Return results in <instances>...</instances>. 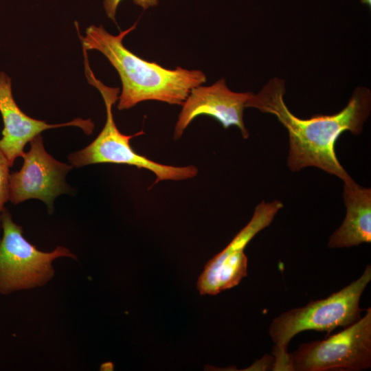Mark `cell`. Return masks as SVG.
Returning a JSON list of instances; mask_svg holds the SVG:
<instances>
[{"label":"cell","instance_id":"cell-1","mask_svg":"<svg viewBox=\"0 0 371 371\" xmlns=\"http://www.w3.org/2000/svg\"><path fill=\"white\" fill-rule=\"evenodd\" d=\"M285 82L275 77L257 93H252L245 104L262 113L275 115L286 128L289 138L287 166L291 171L314 166L341 179L344 183L353 181L339 163L335 153L337 139L345 131L359 135L371 111V91L357 87L347 105L339 113L317 115L301 119L287 107L284 96Z\"/></svg>","mask_w":371,"mask_h":371},{"label":"cell","instance_id":"cell-2","mask_svg":"<svg viewBox=\"0 0 371 371\" xmlns=\"http://www.w3.org/2000/svg\"><path fill=\"white\" fill-rule=\"evenodd\" d=\"M136 25L137 23L113 35L102 25H91L85 36H80L82 48L101 52L118 72L122 85L119 110L129 109L146 100L182 105L193 88L206 82V76L197 69H167L128 50L123 39Z\"/></svg>","mask_w":371,"mask_h":371},{"label":"cell","instance_id":"cell-3","mask_svg":"<svg viewBox=\"0 0 371 371\" xmlns=\"http://www.w3.org/2000/svg\"><path fill=\"white\" fill-rule=\"evenodd\" d=\"M370 280L371 266L368 265L358 279L339 291L273 319L269 328L276 346L272 370H289L287 346L297 334L305 330L326 331L329 334L337 327L346 328L358 321L362 311L360 298Z\"/></svg>","mask_w":371,"mask_h":371},{"label":"cell","instance_id":"cell-4","mask_svg":"<svg viewBox=\"0 0 371 371\" xmlns=\"http://www.w3.org/2000/svg\"><path fill=\"white\" fill-rule=\"evenodd\" d=\"M85 76L88 82L100 93L106 108V122L97 137L87 147L69 155L71 165L82 167L94 164H115L133 166L153 172L156 179L153 185L161 181H180L194 178L198 169L193 165L174 166L161 164L135 152L131 144L135 136L144 134L143 131L135 135H125L117 128L113 118V106L118 100L120 89L105 85L98 79L89 64L87 51L82 49Z\"/></svg>","mask_w":371,"mask_h":371},{"label":"cell","instance_id":"cell-5","mask_svg":"<svg viewBox=\"0 0 371 371\" xmlns=\"http://www.w3.org/2000/svg\"><path fill=\"white\" fill-rule=\"evenodd\" d=\"M2 238L0 239V293L46 284L54 275L53 261L60 257L77 259L68 249L58 246L51 252L39 251L23 236L7 209L1 214Z\"/></svg>","mask_w":371,"mask_h":371},{"label":"cell","instance_id":"cell-6","mask_svg":"<svg viewBox=\"0 0 371 371\" xmlns=\"http://www.w3.org/2000/svg\"><path fill=\"white\" fill-rule=\"evenodd\" d=\"M353 324L321 341L303 344L289 354L293 371H360L371 367V308Z\"/></svg>","mask_w":371,"mask_h":371},{"label":"cell","instance_id":"cell-7","mask_svg":"<svg viewBox=\"0 0 371 371\" xmlns=\"http://www.w3.org/2000/svg\"><path fill=\"white\" fill-rule=\"evenodd\" d=\"M282 207L279 201H262L256 207L249 222L205 265L196 283L201 295H217L237 286L247 276V257L244 252L246 246L271 224Z\"/></svg>","mask_w":371,"mask_h":371},{"label":"cell","instance_id":"cell-8","mask_svg":"<svg viewBox=\"0 0 371 371\" xmlns=\"http://www.w3.org/2000/svg\"><path fill=\"white\" fill-rule=\"evenodd\" d=\"M22 157L24 161L21 170L10 175L9 200L17 204L37 199L52 212L55 198L69 190L65 176L73 166L60 162L49 155L41 135L30 142L29 151Z\"/></svg>","mask_w":371,"mask_h":371},{"label":"cell","instance_id":"cell-9","mask_svg":"<svg viewBox=\"0 0 371 371\" xmlns=\"http://www.w3.org/2000/svg\"><path fill=\"white\" fill-rule=\"evenodd\" d=\"M251 94V92L231 91L224 78L210 86L201 85L193 88L181 105L175 127L174 139H179L190 124L200 115L213 117L225 129L236 126L243 137L247 139L249 133L245 126L243 111Z\"/></svg>","mask_w":371,"mask_h":371},{"label":"cell","instance_id":"cell-10","mask_svg":"<svg viewBox=\"0 0 371 371\" xmlns=\"http://www.w3.org/2000/svg\"><path fill=\"white\" fill-rule=\"evenodd\" d=\"M0 113L3 122L0 149L10 166L18 157H23L25 146L45 130L71 126L90 135L94 128L90 119L76 118L66 123L50 124L27 115L16 104L12 95L11 79L3 72H0Z\"/></svg>","mask_w":371,"mask_h":371},{"label":"cell","instance_id":"cell-11","mask_svg":"<svg viewBox=\"0 0 371 371\" xmlns=\"http://www.w3.org/2000/svg\"><path fill=\"white\" fill-rule=\"evenodd\" d=\"M346 217L328 240L330 248L358 246L371 242V190L354 181L344 183Z\"/></svg>","mask_w":371,"mask_h":371},{"label":"cell","instance_id":"cell-12","mask_svg":"<svg viewBox=\"0 0 371 371\" xmlns=\"http://www.w3.org/2000/svg\"><path fill=\"white\" fill-rule=\"evenodd\" d=\"M9 162L0 149V229L1 214L5 202L9 200Z\"/></svg>","mask_w":371,"mask_h":371},{"label":"cell","instance_id":"cell-13","mask_svg":"<svg viewBox=\"0 0 371 371\" xmlns=\"http://www.w3.org/2000/svg\"><path fill=\"white\" fill-rule=\"evenodd\" d=\"M122 0H104L103 5L105 12L109 18L115 22V14L117 7ZM135 4L148 9L158 5L159 0H133Z\"/></svg>","mask_w":371,"mask_h":371},{"label":"cell","instance_id":"cell-14","mask_svg":"<svg viewBox=\"0 0 371 371\" xmlns=\"http://www.w3.org/2000/svg\"><path fill=\"white\" fill-rule=\"evenodd\" d=\"M361 1L362 3L369 4L370 5V0H361Z\"/></svg>","mask_w":371,"mask_h":371}]
</instances>
